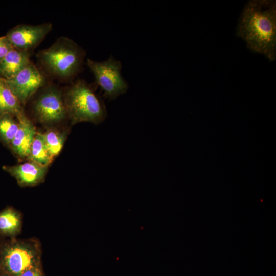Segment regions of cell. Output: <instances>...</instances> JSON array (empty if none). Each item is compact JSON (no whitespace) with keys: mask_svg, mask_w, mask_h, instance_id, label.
<instances>
[{"mask_svg":"<svg viewBox=\"0 0 276 276\" xmlns=\"http://www.w3.org/2000/svg\"><path fill=\"white\" fill-rule=\"evenodd\" d=\"M237 36L254 52L270 61L276 58L275 1H250L245 7L237 28Z\"/></svg>","mask_w":276,"mask_h":276,"instance_id":"obj_1","label":"cell"},{"mask_svg":"<svg viewBox=\"0 0 276 276\" xmlns=\"http://www.w3.org/2000/svg\"><path fill=\"white\" fill-rule=\"evenodd\" d=\"M84 50L66 37H61L49 48L40 51L38 60L49 74L60 80L73 79L82 67Z\"/></svg>","mask_w":276,"mask_h":276,"instance_id":"obj_2","label":"cell"},{"mask_svg":"<svg viewBox=\"0 0 276 276\" xmlns=\"http://www.w3.org/2000/svg\"><path fill=\"white\" fill-rule=\"evenodd\" d=\"M64 101L67 115L73 124L82 122L99 124L107 116L103 100L83 80H76L67 88Z\"/></svg>","mask_w":276,"mask_h":276,"instance_id":"obj_3","label":"cell"},{"mask_svg":"<svg viewBox=\"0 0 276 276\" xmlns=\"http://www.w3.org/2000/svg\"><path fill=\"white\" fill-rule=\"evenodd\" d=\"M86 64L105 98L113 100L127 92L129 85L121 74L122 63L112 55L103 61L87 59Z\"/></svg>","mask_w":276,"mask_h":276,"instance_id":"obj_4","label":"cell"},{"mask_svg":"<svg viewBox=\"0 0 276 276\" xmlns=\"http://www.w3.org/2000/svg\"><path fill=\"white\" fill-rule=\"evenodd\" d=\"M37 119L43 123H54L67 115L64 99L55 87L50 86L41 94L34 105Z\"/></svg>","mask_w":276,"mask_h":276,"instance_id":"obj_5","label":"cell"},{"mask_svg":"<svg viewBox=\"0 0 276 276\" xmlns=\"http://www.w3.org/2000/svg\"><path fill=\"white\" fill-rule=\"evenodd\" d=\"M5 80L21 104H25L45 81L44 76L31 62L13 77Z\"/></svg>","mask_w":276,"mask_h":276,"instance_id":"obj_6","label":"cell"},{"mask_svg":"<svg viewBox=\"0 0 276 276\" xmlns=\"http://www.w3.org/2000/svg\"><path fill=\"white\" fill-rule=\"evenodd\" d=\"M52 28L50 22L37 25L19 24L10 29L6 36L13 48L29 51L37 46Z\"/></svg>","mask_w":276,"mask_h":276,"instance_id":"obj_7","label":"cell"},{"mask_svg":"<svg viewBox=\"0 0 276 276\" xmlns=\"http://www.w3.org/2000/svg\"><path fill=\"white\" fill-rule=\"evenodd\" d=\"M16 117L18 119V129L10 146L18 156L21 157H28L37 133L33 124L24 112Z\"/></svg>","mask_w":276,"mask_h":276,"instance_id":"obj_8","label":"cell"},{"mask_svg":"<svg viewBox=\"0 0 276 276\" xmlns=\"http://www.w3.org/2000/svg\"><path fill=\"white\" fill-rule=\"evenodd\" d=\"M47 166L30 161L11 166H4V169L24 185H32L39 182L44 177Z\"/></svg>","mask_w":276,"mask_h":276,"instance_id":"obj_9","label":"cell"},{"mask_svg":"<svg viewBox=\"0 0 276 276\" xmlns=\"http://www.w3.org/2000/svg\"><path fill=\"white\" fill-rule=\"evenodd\" d=\"M29 51L13 48L0 62V77L12 78L30 62Z\"/></svg>","mask_w":276,"mask_h":276,"instance_id":"obj_10","label":"cell"},{"mask_svg":"<svg viewBox=\"0 0 276 276\" xmlns=\"http://www.w3.org/2000/svg\"><path fill=\"white\" fill-rule=\"evenodd\" d=\"M33 258L29 250L18 246L9 248L4 257L8 270L17 276H20L25 271L33 267Z\"/></svg>","mask_w":276,"mask_h":276,"instance_id":"obj_11","label":"cell"},{"mask_svg":"<svg viewBox=\"0 0 276 276\" xmlns=\"http://www.w3.org/2000/svg\"><path fill=\"white\" fill-rule=\"evenodd\" d=\"M23 112L21 103L5 79L0 77V116L7 113L17 117Z\"/></svg>","mask_w":276,"mask_h":276,"instance_id":"obj_12","label":"cell"},{"mask_svg":"<svg viewBox=\"0 0 276 276\" xmlns=\"http://www.w3.org/2000/svg\"><path fill=\"white\" fill-rule=\"evenodd\" d=\"M27 157L30 161L43 166H48L52 162L53 158L48 151L43 134L36 133Z\"/></svg>","mask_w":276,"mask_h":276,"instance_id":"obj_13","label":"cell"},{"mask_svg":"<svg viewBox=\"0 0 276 276\" xmlns=\"http://www.w3.org/2000/svg\"><path fill=\"white\" fill-rule=\"evenodd\" d=\"M13 116L7 113L0 116V138L9 145L18 129V122L14 119Z\"/></svg>","mask_w":276,"mask_h":276,"instance_id":"obj_14","label":"cell"},{"mask_svg":"<svg viewBox=\"0 0 276 276\" xmlns=\"http://www.w3.org/2000/svg\"><path fill=\"white\" fill-rule=\"evenodd\" d=\"M48 151L53 159L61 151L65 135L55 130H49L43 134Z\"/></svg>","mask_w":276,"mask_h":276,"instance_id":"obj_15","label":"cell"},{"mask_svg":"<svg viewBox=\"0 0 276 276\" xmlns=\"http://www.w3.org/2000/svg\"><path fill=\"white\" fill-rule=\"evenodd\" d=\"M18 216L13 210L7 209L0 214V231L4 233H12L18 228Z\"/></svg>","mask_w":276,"mask_h":276,"instance_id":"obj_16","label":"cell"},{"mask_svg":"<svg viewBox=\"0 0 276 276\" xmlns=\"http://www.w3.org/2000/svg\"><path fill=\"white\" fill-rule=\"evenodd\" d=\"M13 48L6 36L0 37V62Z\"/></svg>","mask_w":276,"mask_h":276,"instance_id":"obj_17","label":"cell"},{"mask_svg":"<svg viewBox=\"0 0 276 276\" xmlns=\"http://www.w3.org/2000/svg\"><path fill=\"white\" fill-rule=\"evenodd\" d=\"M20 276H41V274L38 269L32 267L25 271Z\"/></svg>","mask_w":276,"mask_h":276,"instance_id":"obj_18","label":"cell"}]
</instances>
